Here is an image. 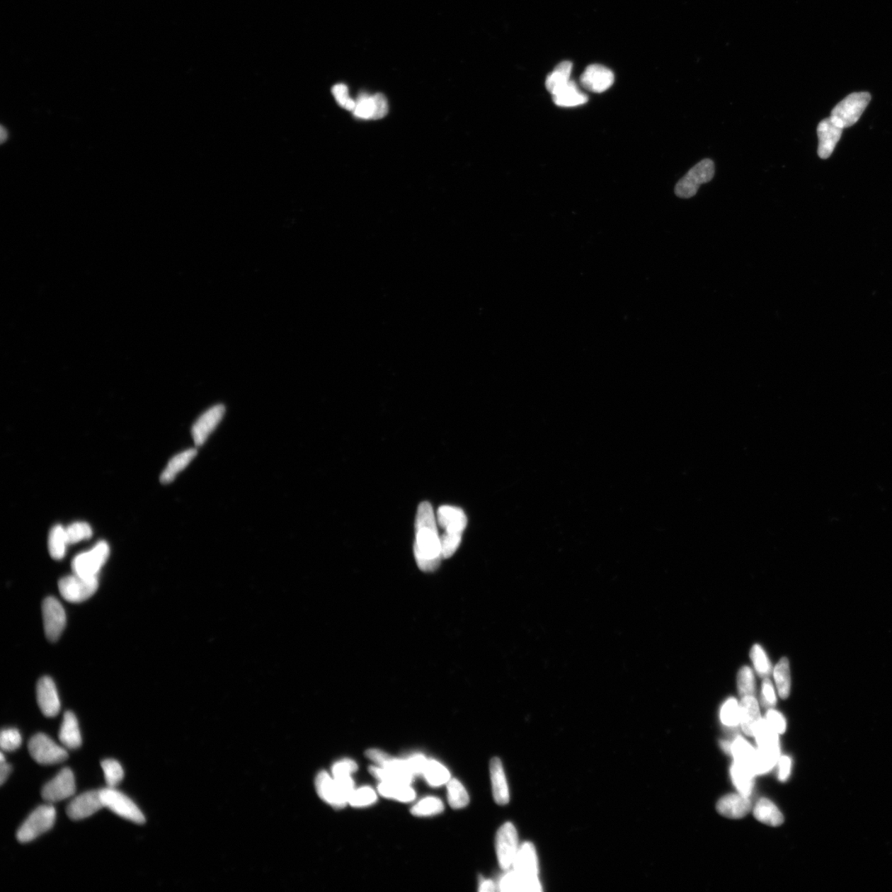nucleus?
Listing matches in <instances>:
<instances>
[{
  "label": "nucleus",
  "mask_w": 892,
  "mask_h": 892,
  "mask_svg": "<svg viewBox=\"0 0 892 892\" xmlns=\"http://www.w3.org/2000/svg\"><path fill=\"white\" fill-rule=\"evenodd\" d=\"M374 115L373 119H381L387 115L389 112V103L384 94L380 93L374 94Z\"/></svg>",
  "instance_id": "obj_52"
},
{
  "label": "nucleus",
  "mask_w": 892,
  "mask_h": 892,
  "mask_svg": "<svg viewBox=\"0 0 892 892\" xmlns=\"http://www.w3.org/2000/svg\"><path fill=\"white\" fill-rule=\"evenodd\" d=\"M778 733L772 730L768 725L765 719H761L758 722L755 736L757 747L760 748H765V750L780 751V743Z\"/></svg>",
  "instance_id": "obj_29"
},
{
  "label": "nucleus",
  "mask_w": 892,
  "mask_h": 892,
  "mask_svg": "<svg viewBox=\"0 0 892 892\" xmlns=\"http://www.w3.org/2000/svg\"><path fill=\"white\" fill-rule=\"evenodd\" d=\"M780 757V751L757 748L752 763V768L755 775L765 774L774 767Z\"/></svg>",
  "instance_id": "obj_31"
},
{
  "label": "nucleus",
  "mask_w": 892,
  "mask_h": 892,
  "mask_svg": "<svg viewBox=\"0 0 892 892\" xmlns=\"http://www.w3.org/2000/svg\"><path fill=\"white\" fill-rule=\"evenodd\" d=\"M56 809L51 805L39 806L30 815L17 833L20 842H28L51 830L56 820Z\"/></svg>",
  "instance_id": "obj_3"
},
{
  "label": "nucleus",
  "mask_w": 892,
  "mask_h": 892,
  "mask_svg": "<svg viewBox=\"0 0 892 892\" xmlns=\"http://www.w3.org/2000/svg\"><path fill=\"white\" fill-rule=\"evenodd\" d=\"M103 807L101 792L99 791H91L84 792L83 794L74 798L69 803L67 813L72 820H79L96 814L97 811L101 810Z\"/></svg>",
  "instance_id": "obj_15"
},
{
  "label": "nucleus",
  "mask_w": 892,
  "mask_h": 892,
  "mask_svg": "<svg viewBox=\"0 0 892 892\" xmlns=\"http://www.w3.org/2000/svg\"><path fill=\"white\" fill-rule=\"evenodd\" d=\"M68 544H76L91 539L93 534L91 525L86 522H76L66 528Z\"/></svg>",
  "instance_id": "obj_43"
},
{
  "label": "nucleus",
  "mask_w": 892,
  "mask_h": 892,
  "mask_svg": "<svg viewBox=\"0 0 892 892\" xmlns=\"http://www.w3.org/2000/svg\"><path fill=\"white\" fill-rule=\"evenodd\" d=\"M573 64L570 62H563L559 63L554 71L549 74L545 81V87L547 91L554 94L561 89L564 86L571 81Z\"/></svg>",
  "instance_id": "obj_28"
},
{
  "label": "nucleus",
  "mask_w": 892,
  "mask_h": 892,
  "mask_svg": "<svg viewBox=\"0 0 892 892\" xmlns=\"http://www.w3.org/2000/svg\"><path fill=\"white\" fill-rule=\"evenodd\" d=\"M354 115L361 119H373L374 115V97L365 93L360 94L357 98Z\"/></svg>",
  "instance_id": "obj_44"
},
{
  "label": "nucleus",
  "mask_w": 892,
  "mask_h": 892,
  "mask_svg": "<svg viewBox=\"0 0 892 892\" xmlns=\"http://www.w3.org/2000/svg\"><path fill=\"white\" fill-rule=\"evenodd\" d=\"M377 801L375 791L370 787H361L352 793L349 804L354 807H364L374 804Z\"/></svg>",
  "instance_id": "obj_45"
},
{
  "label": "nucleus",
  "mask_w": 892,
  "mask_h": 892,
  "mask_svg": "<svg viewBox=\"0 0 892 892\" xmlns=\"http://www.w3.org/2000/svg\"><path fill=\"white\" fill-rule=\"evenodd\" d=\"M518 850L517 829L512 823H505L500 827L496 837V851L499 865L503 869L508 870L513 866Z\"/></svg>",
  "instance_id": "obj_10"
},
{
  "label": "nucleus",
  "mask_w": 892,
  "mask_h": 892,
  "mask_svg": "<svg viewBox=\"0 0 892 892\" xmlns=\"http://www.w3.org/2000/svg\"><path fill=\"white\" fill-rule=\"evenodd\" d=\"M28 750L33 760L42 765H57L68 757L66 748L57 745L44 733H38L30 740Z\"/></svg>",
  "instance_id": "obj_7"
},
{
  "label": "nucleus",
  "mask_w": 892,
  "mask_h": 892,
  "mask_svg": "<svg viewBox=\"0 0 892 892\" xmlns=\"http://www.w3.org/2000/svg\"><path fill=\"white\" fill-rule=\"evenodd\" d=\"M761 700L762 705L766 708L775 707L777 703L774 687L770 679L767 677L762 682Z\"/></svg>",
  "instance_id": "obj_50"
},
{
  "label": "nucleus",
  "mask_w": 892,
  "mask_h": 892,
  "mask_svg": "<svg viewBox=\"0 0 892 892\" xmlns=\"http://www.w3.org/2000/svg\"><path fill=\"white\" fill-rule=\"evenodd\" d=\"M513 870L525 877H538L539 865L537 850L532 842H525L519 847L513 862Z\"/></svg>",
  "instance_id": "obj_18"
},
{
  "label": "nucleus",
  "mask_w": 892,
  "mask_h": 892,
  "mask_svg": "<svg viewBox=\"0 0 892 892\" xmlns=\"http://www.w3.org/2000/svg\"><path fill=\"white\" fill-rule=\"evenodd\" d=\"M406 760H408L411 770L414 776L423 774L426 763L428 762L424 756L418 755L411 757Z\"/></svg>",
  "instance_id": "obj_53"
},
{
  "label": "nucleus",
  "mask_w": 892,
  "mask_h": 892,
  "mask_svg": "<svg viewBox=\"0 0 892 892\" xmlns=\"http://www.w3.org/2000/svg\"><path fill=\"white\" fill-rule=\"evenodd\" d=\"M316 788L321 799L335 807L336 809H341V808H344L347 805V803L342 799L338 790H337L334 778L331 777L326 772H321L317 775Z\"/></svg>",
  "instance_id": "obj_22"
},
{
  "label": "nucleus",
  "mask_w": 892,
  "mask_h": 892,
  "mask_svg": "<svg viewBox=\"0 0 892 892\" xmlns=\"http://www.w3.org/2000/svg\"><path fill=\"white\" fill-rule=\"evenodd\" d=\"M224 405L217 404L203 413L192 426V436L196 446H202L217 428L224 416Z\"/></svg>",
  "instance_id": "obj_13"
},
{
  "label": "nucleus",
  "mask_w": 892,
  "mask_h": 892,
  "mask_svg": "<svg viewBox=\"0 0 892 892\" xmlns=\"http://www.w3.org/2000/svg\"><path fill=\"white\" fill-rule=\"evenodd\" d=\"M715 175V166L710 159H705L689 171L685 176L678 181L675 188L677 196L682 198H690L698 190L702 183L710 182Z\"/></svg>",
  "instance_id": "obj_6"
},
{
  "label": "nucleus",
  "mask_w": 892,
  "mask_h": 892,
  "mask_svg": "<svg viewBox=\"0 0 892 892\" xmlns=\"http://www.w3.org/2000/svg\"><path fill=\"white\" fill-rule=\"evenodd\" d=\"M76 781L73 772L66 767L44 786L43 799L49 803L58 802L72 797L76 793Z\"/></svg>",
  "instance_id": "obj_12"
},
{
  "label": "nucleus",
  "mask_w": 892,
  "mask_h": 892,
  "mask_svg": "<svg viewBox=\"0 0 892 892\" xmlns=\"http://www.w3.org/2000/svg\"><path fill=\"white\" fill-rule=\"evenodd\" d=\"M752 804L748 796L741 794H730L721 798L717 802L716 810L719 814L730 818L741 819L751 811Z\"/></svg>",
  "instance_id": "obj_19"
},
{
  "label": "nucleus",
  "mask_w": 892,
  "mask_h": 892,
  "mask_svg": "<svg viewBox=\"0 0 892 892\" xmlns=\"http://www.w3.org/2000/svg\"><path fill=\"white\" fill-rule=\"evenodd\" d=\"M109 553L110 549L107 542H98L89 551L79 554L74 558L73 573L82 577H98L99 571L107 562Z\"/></svg>",
  "instance_id": "obj_5"
},
{
  "label": "nucleus",
  "mask_w": 892,
  "mask_h": 892,
  "mask_svg": "<svg viewBox=\"0 0 892 892\" xmlns=\"http://www.w3.org/2000/svg\"><path fill=\"white\" fill-rule=\"evenodd\" d=\"M358 770V766L353 760H343L337 762L332 767V775L333 777L351 776L352 773Z\"/></svg>",
  "instance_id": "obj_51"
},
{
  "label": "nucleus",
  "mask_w": 892,
  "mask_h": 892,
  "mask_svg": "<svg viewBox=\"0 0 892 892\" xmlns=\"http://www.w3.org/2000/svg\"><path fill=\"white\" fill-rule=\"evenodd\" d=\"M778 778L782 782L787 781L791 774V760L789 757L782 756L777 761Z\"/></svg>",
  "instance_id": "obj_55"
},
{
  "label": "nucleus",
  "mask_w": 892,
  "mask_h": 892,
  "mask_svg": "<svg viewBox=\"0 0 892 892\" xmlns=\"http://www.w3.org/2000/svg\"><path fill=\"white\" fill-rule=\"evenodd\" d=\"M0 765H1L0 766V783L3 785L4 782L7 780L9 773L11 772V766L6 761L0 762Z\"/></svg>",
  "instance_id": "obj_56"
},
{
  "label": "nucleus",
  "mask_w": 892,
  "mask_h": 892,
  "mask_svg": "<svg viewBox=\"0 0 892 892\" xmlns=\"http://www.w3.org/2000/svg\"><path fill=\"white\" fill-rule=\"evenodd\" d=\"M553 101L559 107L573 108L587 103L588 97L580 91L578 84L573 81H570L566 86L554 94H552Z\"/></svg>",
  "instance_id": "obj_24"
},
{
  "label": "nucleus",
  "mask_w": 892,
  "mask_h": 892,
  "mask_svg": "<svg viewBox=\"0 0 892 892\" xmlns=\"http://www.w3.org/2000/svg\"><path fill=\"white\" fill-rule=\"evenodd\" d=\"M365 755L367 757L370 758V760L376 762L377 765L381 767H384L387 765H388V762L391 758L388 753L379 750H374V748L367 750L365 752Z\"/></svg>",
  "instance_id": "obj_54"
},
{
  "label": "nucleus",
  "mask_w": 892,
  "mask_h": 892,
  "mask_svg": "<svg viewBox=\"0 0 892 892\" xmlns=\"http://www.w3.org/2000/svg\"><path fill=\"white\" fill-rule=\"evenodd\" d=\"M370 772L377 779L384 782L400 783V784L410 785L413 782L414 777L405 773L395 770H389V768L370 767Z\"/></svg>",
  "instance_id": "obj_37"
},
{
  "label": "nucleus",
  "mask_w": 892,
  "mask_h": 892,
  "mask_svg": "<svg viewBox=\"0 0 892 892\" xmlns=\"http://www.w3.org/2000/svg\"><path fill=\"white\" fill-rule=\"evenodd\" d=\"M500 891H523V881L517 871L514 870L508 872L503 876L499 884Z\"/></svg>",
  "instance_id": "obj_48"
},
{
  "label": "nucleus",
  "mask_w": 892,
  "mask_h": 892,
  "mask_svg": "<svg viewBox=\"0 0 892 892\" xmlns=\"http://www.w3.org/2000/svg\"><path fill=\"white\" fill-rule=\"evenodd\" d=\"M490 776L492 781L494 801L498 805H507L509 802V790L502 762L493 757L490 762Z\"/></svg>",
  "instance_id": "obj_21"
},
{
  "label": "nucleus",
  "mask_w": 892,
  "mask_h": 892,
  "mask_svg": "<svg viewBox=\"0 0 892 892\" xmlns=\"http://www.w3.org/2000/svg\"><path fill=\"white\" fill-rule=\"evenodd\" d=\"M107 787L115 788L122 782L124 777L122 767L114 760H103L101 763Z\"/></svg>",
  "instance_id": "obj_40"
},
{
  "label": "nucleus",
  "mask_w": 892,
  "mask_h": 892,
  "mask_svg": "<svg viewBox=\"0 0 892 892\" xmlns=\"http://www.w3.org/2000/svg\"><path fill=\"white\" fill-rule=\"evenodd\" d=\"M870 101L869 93H852L837 104L831 116L837 118L845 128L850 127L859 121Z\"/></svg>",
  "instance_id": "obj_9"
},
{
  "label": "nucleus",
  "mask_w": 892,
  "mask_h": 892,
  "mask_svg": "<svg viewBox=\"0 0 892 892\" xmlns=\"http://www.w3.org/2000/svg\"><path fill=\"white\" fill-rule=\"evenodd\" d=\"M436 520L431 505L421 503L416 518L414 554L418 567L425 572L434 571L443 558Z\"/></svg>",
  "instance_id": "obj_1"
},
{
  "label": "nucleus",
  "mask_w": 892,
  "mask_h": 892,
  "mask_svg": "<svg viewBox=\"0 0 892 892\" xmlns=\"http://www.w3.org/2000/svg\"><path fill=\"white\" fill-rule=\"evenodd\" d=\"M842 123L835 117L830 116L822 120L817 127L819 147L818 155L821 159H828L834 152L837 143L840 142L842 130Z\"/></svg>",
  "instance_id": "obj_14"
},
{
  "label": "nucleus",
  "mask_w": 892,
  "mask_h": 892,
  "mask_svg": "<svg viewBox=\"0 0 892 892\" xmlns=\"http://www.w3.org/2000/svg\"><path fill=\"white\" fill-rule=\"evenodd\" d=\"M99 792L104 807L136 824L142 825L146 822L145 816L135 803L115 788H103Z\"/></svg>",
  "instance_id": "obj_4"
},
{
  "label": "nucleus",
  "mask_w": 892,
  "mask_h": 892,
  "mask_svg": "<svg viewBox=\"0 0 892 892\" xmlns=\"http://www.w3.org/2000/svg\"><path fill=\"white\" fill-rule=\"evenodd\" d=\"M447 796L449 804L454 809H461L469 804L468 792L457 779H450L447 782Z\"/></svg>",
  "instance_id": "obj_36"
},
{
  "label": "nucleus",
  "mask_w": 892,
  "mask_h": 892,
  "mask_svg": "<svg viewBox=\"0 0 892 892\" xmlns=\"http://www.w3.org/2000/svg\"><path fill=\"white\" fill-rule=\"evenodd\" d=\"M37 698L40 709L47 717L57 715L61 709L56 685L52 678L40 679L37 686Z\"/></svg>",
  "instance_id": "obj_17"
},
{
  "label": "nucleus",
  "mask_w": 892,
  "mask_h": 892,
  "mask_svg": "<svg viewBox=\"0 0 892 892\" xmlns=\"http://www.w3.org/2000/svg\"><path fill=\"white\" fill-rule=\"evenodd\" d=\"M436 520L440 527L445 530L440 535L441 549L443 558L448 559L459 547L467 525V517L462 509L445 505L439 508Z\"/></svg>",
  "instance_id": "obj_2"
},
{
  "label": "nucleus",
  "mask_w": 892,
  "mask_h": 892,
  "mask_svg": "<svg viewBox=\"0 0 892 892\" xmlns=\"http://www.w3.org/2000/svg\"><path fill=\"white\" fill-rule=\"evenodd\" d=\"M731 774L733 784H735L740 794L748 797L750 796L753 791V779H755V776L752 768L735 762L731 767Z\"/></svg>",
  "instance_id": "obj_27"
},
{
  "label": "nucleus",
  "mask_w": 892,
  "mask_h": 892,
  "mask_svg": "<svg viewBox=\"0 0 892 892\" xmlns=\"http://www.w3.org/2000/svg\"><path fill=\"white\" fill-rule=\"evenodd\" d=\"M773 677L776 682L778 694L782 699H786L790 695L791 691V671L789 661L787 658H782L777 663L773 670Z\"/></svg>",
  "instance_id": "obj_32"
},
{
  "label": "nucleus",
  "mask_w": 892,
  "mask_h": 892,
  "mask_svg": "<svg viewBox=\"0 0 892 892\" xmlns=\"http://www.w3.org/2000/svg\"><path fill=\"white\" fill-rule=\"evenodd\" d=\"M444 810V805L438 798L426 797L411 808V812L415 816H431L439 814Z\"/></svg>",
  "instance_id": "obj_38"
},
{
  "label": "nucleus",
  "mask_w": 892,
  "mask_h": 892,
  "mask_svg": "<svg viewBox=\"0 0 892 892\" xmlns=\"http://www.w3.org/2000/svg\"><path fill=\"white\" fill-rule=\"evenodd\" d=\"M423 775L433 787L442 786L450 780V773L447 768L435 760H428Z\"/></svg>",
  "instance_id": "obj_34"
},
{
  "label": "nucleus",
  "mask_w": 892,
  "mask_h": 892,
  "mask_svg": "<svg viewBox=\"0 0 892 892\" xmlns=\"http://www.w3.org/2000/svg\"><path fill=\"white\" fill-rule=\"evenodd\" d=\"M765 720L778 735L785 733L787 723L784 716L780 712L773 710V709H770L766 714Z\"/></svg>",
  "instance_id": "obj_49"
},
{
  "label": "nucleus",
  "mask_w": 892,
  "mask_h": 892,
  "mask_svg": "<svg viewBox=\"0 0 892 892\" xmlns=\"http://www.w3.org/2000/svg\"><path fill=\"white\" fill-rule=\"evenodd\" d=\"M721 721L726 726H736L740 724V704L736 698H730L724 703L721 710Z\"/></svg>",
  "instance_id": "obj_42"
},
{
  "label": "nucleus",
  "mask_w": 892,
  "mask_h": 892,
  "mask_svg": "<svg viewBox=\"0 0 892 892\" xmlns=\"http://www.w3.org/2000/svg\"><path fill=\"white\" fill-rule=\"evenodd\" d=\"M98 588V577H82L74 573L59 581V591L62 597L73 603L82 602L91 597Z\"/></svg>",
  "instance_id": "obj_8"
},
{
  "label": "nucleus",
  "mask_w": 892,
  "mask_h": 892,
  "mask_svg": "<svg viewBox=\"0 0 892 892\" xmlns=\"http://www.w3.org/2000/svg\"><path fill=\"white\" fill-rule=\"evenodd\" d=\"M614 81V76L611 69L602 64H591L585 69L580 82L588 91L593 93H603L611 88Z\"/></svg>",
  "instance_id": "obj_16"
},
{
  "label": "nucleus",
  "mask_w": 892,
  "mask_h": 892,
  "mask_svg": "<svg viewBox=\"0 0 892 892\" xmlns=\"http://www.w3.org/2000/svg\"><path fill=\"white\" fill-rule=\"evenodd\" d=\"M381 796L403 802L413 801L416 793L410 785L381 782L378 787Z\"/></svg>",
  "instance_id": "obj_30"
},
{
  "label": "nucleus",
  "mask_w": 892,
  "mask_h": 892,
  "mask_svg": "<svg viewBox=\"0 0 892 892\" xmlns=\"http://www.w3.org/2000/svg\"><path fill=\"white\" fill-rule=\"evenodd\" d=\"M197 454L196 449H188L173 456L161 475V482L165 484L173 482L176 476L196 457Z\"/></svg>",
  "instance_id": "obj_25"
},
{
  "label": "nucleus",
  "mask_w": 892,
  "mask_h": 892,
  "mask_svg": "<svg viewBox=\"0 0 892 892\" xmlns=\"http://www.w3.org/2000/svg\"><path fill=\"white\" fill-rule=\"evenodd\" d=\"M45 633L49 641H57L66 627L67 617L62 605L57 599L47 597L42 603Z\"/></svg>",
  "instance_id": "obj_11"
},
{
  "label": "nucleus",
  "mask_w": 892,
  "mask_h": 892,
  "mask_svg": "<svg viewBox=\"0 0 892 892\" xmlns=\"http://www.w3.org/2000/svg\"><path fill=\"white\" fill-rule=\"evenodd\" d=\"M332 94L336 98L337 103L346 110L353 111L355 108L356 101L349 96L348 87L344 84H337L331 89Z\"/></svg>",
  "instance_id": "obj_47"
},
{
  "label": "nucleus",
  "mask_w": 892,
  "mask_h": 892,
  "mask_svg": "<svg viewBox=\"0 0 892 892\" xmlns=\"http://www.w3.org/2000/svg\"><path fill=\"white\" fill-rule=\"evenodd\" d=\"M7 139V133L4 132V128L1 129V141L4 142Z\"/></svg>",
  "instance_id": "obj_59"
},
{
  "label": "nucleus",
  "mask_w": 892,
  "mask_h": 892,
  "mask_svg": "<svg viewBox=\"0 0 892 892\" xmlns=\"http://www.w3.org/2000/svg\"><path fill=\"white\" fill-rule=\"evenodd\" d=\"M59 738L63 746L69 750H76L81 747L82 743L81 731H79L77 719L73 712L64 713Z\"/></svg>",
  "instance_id": "obj_23"
},
{
  "label": "nucleus",
  "mask_w": 892,
  "mask_h": 892,
  "mask_svg": "<svg viewBox=\"0 0 892 892\" xmlns=\"http://www.w3.org/2000/svg\"><path fill=\"white\" fill-rule=\"evenodd\" d=\"M67 544L66 529L59 525L54 527L48 538V549L51 556L54 559H62L66 554Z\"/></svg>",
  "instance_id": "obj_33"
},
{
  "label": "nucleus",
  "mask_w": 892,
  "mask_h": 892,
  "mask_svg": "<svg viewBox=\"0 0 892 892\" xmlns=\"http://www.w3.org/2000/svg\"><path fill=\"white\" fill-rule=\"evenodd\" d=\"M753 815L758 821L770 826H780L784 822L782 812L770 800L762 798L753 809Z\"/></svg>",
  "instance_id": "obj_26"
},
{
  "label": "nucleus",
  "mask_w": 892,
  "mask_h": 892,
  "mask_svg": "<svg viewBox=\"0 0 892 892\" xmlns=\"http://www.w3.org/2000/svg\"><path fill=\"white\" fill-rule=\"evenodd\" d=\"M738 692L743 697L753 696L755 693V678L750 667H743L737 677Z\"/></svg>",
  "instance_id": "obj_41"
},
{
  "label": "nucleus",
  "mask_w": 892,
  "mask_h": 892,
  "mask_svg": "<svg viewBox=\"0 0 892 892\" xmlns=\"http://www.w3.org/2000/svg\"><path fill=\"white\" fill-rule=\"evenodd\" d=\"M760 706L753 696L743 697L740 703V724L742 730L748 736H755L758 722L761 720Z\"/></svg>",
  "instance_id": "obj_20"
},
{
  "label": "nucleus",
  "mask_w": 892,
  "mask_h": 892,
  "mask_svg": "<svg viewBox=\"0 0 892 892\" xmlns=\"http://www.w3.org/2000/svg\"><path fill=\"white\" fill-rule=\"evenodd\" d=\"M21 733L16 728L3 730L0 736V746L3 751L12 752L21 746Z\"/></svg>",
  "instance_id": "obj_46"
},
{
  "label": "nucleus",
  "mask_w": 892,
  "mask_h": 892,
  "mask_svg": "<svg viewBox=\"0 0 892 892\" xmlns=\"http://www.w3.org/2000/svg\"><path fill=\"white\" fill-rule=\"evenodd\" d=\"M750 658L758 675L765 678L770 675L772 672L771 662L760 644H755V646L752 647Z\"/></svg>",
  "instance_id": "obj_39"
},
{
  "label": "nucleus",
  "mask_w": 892,
  "mask_h": 892,
  "mask_svg": "<svg viewBox=\"0 0 892 892\" xmlns=\"http://www.w3.org/2000/svg\"><path fill=\"white\" fill-rule=\"evenodd\" d=\"M731 745L732 743H730L728 742L721 743V746H722L723 750L727 753H731Z\"/></svg>",
  "instance_id": "obj_58"
},
{
  "label": "nucleus",
  "mask_w": 892,
  "mask_h": 892,
  "mask_svg": "<svg viewBox=\"0 0 892 892\" xmlns=\"http://www.w3.org/2000/svg\"><path fill=\"white\" fill-rule=\"evenodd\" d=\"M756 750L742 737H737L731 745V753L735 762L750 767ZM753 770V768H752Z\"/></svg>",
  "instance_id": "obj_35"
},
{
  "label": "nucleus",
  "mask_w": 892,
  "mask_h": 892,
  "mask_svg": "<svg viewBox=\"0 0 892 892\" xmlns=\"http://www.w3.org/2000/svg\"><path fill=\"white\" fill-rule=\"evenodd\" d=\"M496 891V885L493 881L482 880L479 884V891Z\"/></svg>",
  "instance_id": "obj_57"
}]
</instances>
